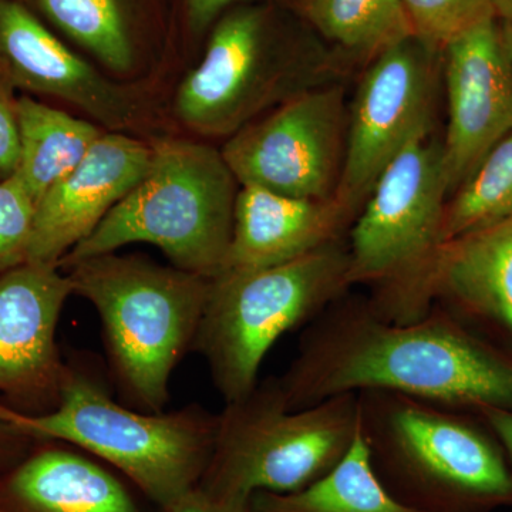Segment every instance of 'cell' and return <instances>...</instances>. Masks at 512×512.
Wrapping results in <instances>:
<instances>
[{
  "label": "cell",
  "instance_id": "cell-11",
  "mask_svg": "<svg viewBox=\"0 0 512 512\" xmlns=\"http://www.w3.org/2000/svg\"><path fill=\"white\" fill-rule=\"evenodd\" d=\"M440 53L414 36L370 62L349 106L345 165L335 198L355 222L377 178L433 127Z\"/></svg>",
  "mask_w": 512,
  "mask_h": 512
},
{
  "label": "cell",
  "instance_id": "cell-17",
  "mask_svg": "<svg viewBox=\"0 0 512 512\" xmlns=\"http://www.w3.org/2000/svg\"><path fill=\"white\" fill-rule=\"evenodd\" d=\"M353 220L336 198L288 197L239 185L224 271L268 268L340 241Z\"/></svg>",
  "mask_w": 512,
  "mask_h": 512
},
{
  "label": "cell",
  "instance_id": "cell-23",
  "mask_svg": "<svg viewBox=\"0 0 512 512\" xmlns=\"http://www.w3.org/2000/svg\"><path fill=\"white\" fill-rule=\"evenodd\" d=\"M512 215V133L495 144L444 211L443 242Z\"/></svg>",
  "mask_w": 512,
  "mask_h": 512
},
{
  "label": "cell",
  "instance_id": "cell-26",
  "mask_svg": "<svg viewBox=\"0 0 512 512\" xmlns=\"http://www.w3.org/2000/svg\"><path fill=\"white\" fill-rule=\"evenodd\" d=\"M18 99L0 79V183L15 174L19 160Z\"/></svg>",
  "mask_w": 512,
  "mask_h": 512
},
{
  "label": "cell",
  "instance_id": "cell-8",
  "mask_svg": "<svg viewBox=\"0 0 512 512\" xmlns=\"http://www.w3.org/2000/svg\"><path fill=\"white\" fill-rule=\"evenodd\" d=\"M359 429L357 393L291 409L276 377H269L218 413L214 450L200 487L242 500L258 493H296L338 466Z\"/></svg>",
  "mask_w": 512,
  "mask_h": 512
},
{
  "label": "cell",
  "instance_id": "cell-24",
  "mask_svg": "<svg viewBox=\"0 0 512 512\" xmlns=\"http://www.w3.org/2000/svg\"><path fill=\"white\" fill-rule=\"evenodd\" d=\"M412 35L443 55L448 45L495 18L494 0H403Z\"/></svg>",
  "mask_w": 512,
  "mask_h": 512
},
{
  "label": "cell",
  "instance_id": "cell-19",
  "mask_svg": "<svg viewBox=\"0 0 512 512\" xmlns=\"http://www.w3.org/2000/svg\"><path fill=\"white\" fill-rule=\"evenodd\" d=\"M32 8L116 73L133 69L161 19V0H33Z\"/></svg>",
  "mask_w": 512,
  "mask_h": 512
},
{
  "label": "cell",
  "instance_id": "cell-4",
  "mask_svg": "<svg viewBox=\"0 0 512 512\" xmlns=\"http://www.w3.org/2000/svg\"><path fill=\"white\" fill-rule=\"evenodd\" d=\"M63 271L73 295L99 315L110 373L128 406L164 412L175 367L192 352L212 278L117 252Z\"/></svg>",
  "mask_w": 512,
  "mask_h": 512
},
{
  "label": "cell",
  "instance_id": "cell-16",
  "mask_svg": "<svg viewBox=\"0 0 512 512\" xmlns=\"http://www.w3.org/2000/svg\"><path fill=\"white\" fill-rule=\"evenodd\" d=\"M433 305L512 343V215L440 245L417 293L420 316Z\"/></svg>",
  "mask_w": 512,
  "mask_h": 512
},
{
  "label": "cell",
  "instance_id": "cell-18",
  "mask_svg": "<svg viewBox=\"0 0 512 512\" xmlns=\"http://www.w3.org/2000/svg\"><path fill=\"white\" fill-rule=\"evenodd\" d=\"M0 512H144L113 468L79 448L36 440L0 474Z\"/></svg>",
  "mask_w": 512,
  "mask_h": 512
},
{
  "label": "cell",
  "instance_id": "cell-14",
  "mask_svg": "<svg viewBox=\"0 0 512 512\" xmlns=\"http://www.w3.org/2000/svg\"><path fill=\"white\" fill-rule=\"evenodd\" d=\"M0 79L26 96L72 104L111 131L140 123L130 92L64 45L35 9L15 0H0Z\"/></svg>",
  "mask_w": 512,
  "mask_h": 512
},
{
  "label": "cell",
  "instance_id": "cell-10",
  "mask_svg": "<svg viewBox=\"0 0 512 512\" xmlns=\"http://www.w3.org/2000/svg\"><path fill=\"white\" fill-rule=\"evenodd\" d=\"M348 123L345 87L322 84L242 127L221 153L239 185L330 200L342 178Z\"/></svg>",
  "mask_w": 512,
  "mask_h": 512
},
{
  "label": "cell",
  "instance_id": "cell-22",
  "mask_svg": "<svg viewBox=\"0 0 512 512\" xmlns=\"http://www.w3.org/2000/svg\"><path fill=\"white\" fill-rule=\"evenodd\" d=\"M302 13L343 53L369 62L413 36L403 0H302Z\"/></svg>",
  "mask_w": 512,
  "mask_h": 512
},
{
  "label": "cell",
  "instance_id": "cell-13",
  "mask_svg": "<svg viewBox=\"0 0 512 512\" xmlns=\"http://www.w3.org/2000/svg\"><path fill=\"white\" fill-rule=\"evenodd\" d=\"M448 123L441 143L448 195L512 133V57L495 18L443 52Z\"/></svg>",
  "mask_w": 512,
  "mask_h": 512
},
{
  "label": "cell",
  "instance_id": "cell-27",
  "mask_svg": "<svg viewBox=\"0 0 512 512\" xmlns=\"http://www.w3.org/2000/svg\"><path fill=\"white\" fill-rule=\"evenodd\" d=\"M180 26L190 37L210 32L218 19L229 9L258 0H175Z\"/></svg>",
  "mask_w": 512,
  "mask_h": 512
},
{
  "label": "cell",
  "instance_id": "cell-25",
  "mask_svg": "<svg viewBox=\"0 0 512 512\" xmlns=\"http://www.w3.org/2000/svg\"><path fill=\"white\" fill-rule=\"evenodd\" d=\"M35 211L15 175L0 183V274L28 262Z\"/></svg>",
  "mask_w": 512,
  "mask_h": 512
},
{
  "label": "cell",
  "instance_id": "cell-15",
  "mask_svg": "<svg viewBox=\"0 0 512 512\" xmlns=\"http://www.w3.org/2000/svg\"><path fill=\"white\" fill-rule=\"evenodd\" d=\"M151 156L138 138L103 131L82 163L37 202L28 262L59 266L136 187Z\"/></svg>",
  "mask_w": 512,
  "mask_h": 512
},
{
  "label": "cell",
  "instance_id": "cell-29",
  "mask_svg": "<svg viewBox=\"0 0 512 512\" xmlns=\"http://www.w3.org/2000/svg\"><path fill=\"white\" fill-rule=\"evenodd\" d=\"M35 441L0 423V474L22 460Z\"/></svg>",
  "mask_w": 512,
  "mask_h": 512
},
{
  "label": "cell",
  "instance_id": "cell-12",
  "mask_svg": "<svg viewBox=\"0 0 512 512\" xmlns=\"http://www.w3.org/2000/svg\"><path fill=\"white\" fill-rule=\"evenodd\" d=\"M70 296L59 266L26 262L0 274V402L10 409L40 414L59 403L67 362L57 326Z\"/></svg>",
  "mask_w": 512,
  "mask_h": 512
},
{
  "label": "cell",
  "instance_id": "cell-9",
  "mask_svg": "<svg viewBox=\"0 0 512 512\" xmlns=\"http://www.w3.org/2000/svg\"><path fill=\"white\" fill-rule=\"evenodd\" d=\"M448 188L441 143L419 137L384 168L349 235L350 285H367L377 315L419 319L417 293L443 244Z\"/></svg>",
  "mask_w": 512,
  "mask_h": 512
},
{
  "label": "cell",
  "instance_id": "cell-7",
  "mask_svg": "<svg viewBox=\"0 0 512 512\" xmlns=\"http://www.w3.org/2000/svg\"><path fill=\"white\" fill-rule=\"evenodd\" d=\"M350 286L345 239L285 264L215 275L192 352L204 357L224 402L248 396L275 343L308 326Z\"/></svg>",
  "mask_w": 512,
  "mask_h": 512
},
{
  "label": "cell",
  "instance_id": "cell-1",
  "mask_svg": "<svg viewBox=\"0 0 512 512\" xmlns=\"http://www.w3.org/2000/svg\"><path fill=\"white\" fill-rule=\"evenodd\" d=\"M276 383L291 409L387 390L461 409L512 412V353L439 305L413 322L394 323L365 296L346 293L305 326Z\"/></svg>",
  "mask_w": 512,
  "mask_h": 512
},
{
  "label": "cell",
  "instance_id": "cell-5",
  "mask_svg": "<svg viewBox=\"0 0 512 512\" xmlns=\"http://www.w3.org/2000/svg\"><path fill=\"white\" fill-rule=\"evenodd\" d=\"M146 174L59 268L131 244L160 249L175 268L214 278L227 258L239 184L221 150L157 141Z\"/></svg>",
  "mask_w": 512,
  "mask_h": 512
},
{
  "label": "cell",
  "instance_id": "cell-31",
  "mask_svg": "<svg viewBox=\"0 0 512 512\" xmlns=\"http://www.w3.org/2000/svg\"><path fill=\"white\" fill-rule=\"evenodd\" d=\"M495 20L512 57V0H494Z\"/></svg>",
  "mask_w": 512,
  "mask_h": 512
},
{
  "label": "cell",
  "instance_id": "cell-20",
  "mask_svg": "<svg viewBox=\"0 0 512 512\" xmlns=\"http://www.w3.org/2000/svg\"><path fill=\"white\" fill-rule=\"evenodd\" d=\"M16 110L19 160L13 175L37 205L82 163L103 130L26 94L19 97Z\"/></svg>",
  "mask_w": 512,
  "mask_h": 512
},
{
  "label": "cell",
  "instance_id": "cell-32",
  "mask_svg": "<svg viewBox=\"0 0 512 512\" xmlns=\"http://www.w3.org/2000/svg\"><path fill=\"white\" fill-rule=\"evenodd\" d=\"M15 2L25 3V5H29L32 8L33 0H15Z\"/></svg>",
  "mask_w": 512,
  "mask_h": 512
},
{
  "label": "cell",
  "instance_id": "cell-21",
  "mask_svg": "<svg viewBox=\"0 0 512 512\" xmlns=\"http://www.w3.org/2000/svg\"><path fill=\"white\" fill-rule=\"evenodd\" d=\"M254 512H427L403 503L380 480L362 433L319 481L291 494L252 495Z\"/></svg>",
  "mask_w": 512,
  "mask_h": 512
},
{
  "label": "cell",
  "instance_id": "cell-6",
  "mask_svg": "<svg viewBox=\"0 0 512 512\" xmlns=\"http://www.w3.org/2000/svg\"><path fill=\"white\" fill-rule=\"evenodd\" d=\"M336 63L271 5L235 6L215 22L175 114L207 137H231L286 100L333 83Z\"/></svg>",
  "mask_w": 512,
  "mask_h": 512
},
{
  "label": "cell",
  "instance_id": "cell-2",
  "mask_svg": "<svg viewBox=\"0 0 512 512\" xmlns=\"http://www.w3.org/2000/svg\"><path fill=\"white\" fill-rule=\"evenodd\" d=\"M0 423L39 441H59L113 468L161 512L200 487L210 464L218 414L188 404L148 413L111 397L89 366L67 363L59 403L30 414L0 402Z\"/></svg>",
  "mask_w": 512,
  "mask_h": 512
},
{
  "label": "cell",
  "instance_id": "cell-28",
  "mask_svg": "<svg viewBox=\"0 0 512 512\" xmlns=\"http://www.w3.org/2000/svg\"><path fill=\"white\" fill-rule=\"evenodd\" d=\"M167 512H254L251 500L224 497L197 487Z\"/></svg>",
  "mask_w": 512,
  "mask_h": 512
},
{
  "label": "cell",
  "instance_id": "cell-30",
  "mask_svg": "<svg viewBox=\"0 0 512 512\" xmlns=\"http://www.w3.org/2000/svg\"><path fill=\"white\" fill-rule=\"evenodd\" d=\"M490 427L494 436L504 447L505 453L512 463V412L511 410L494 409V407H481L473 410Z\"/></svg>",
  "mask_w": 512,
  "mask_h": 512
},
{
  "label": "cell",
  "instance_id": "cell-3",
  "mask_svg": "<svg viewBox=\"0 0 512 512\" xmlns=\"http://www.w3.org/2000/svg\"><path fill=\"white\" fill-rule=\"evenodd\" d=\"M360 433L380 480L427 512H487L512 505V463L473 410L363 390Z\"/></svg>",
  "mask_w": 512,
  "mask_h": 512
}]
</instances>
